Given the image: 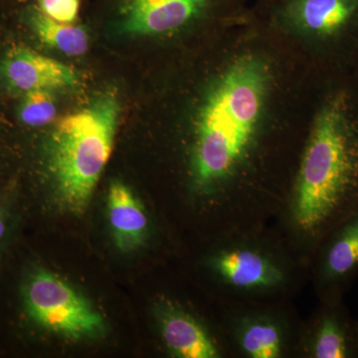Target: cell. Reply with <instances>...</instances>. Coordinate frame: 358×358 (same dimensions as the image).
Returning a JSON list of instances; mask_svg holds the SVG:
<instances>
[{
    "instance_id": "10",
    "label": "cell",
    "mask_w": 358,
    "mask_h": 358,
    "mask_svg": "<svg viewBox=\"0 0 358 358\" xmlns=\"http://www.w3.org/2000/svg\"><path fill=\"white\" fill-rule=\"evenodd\" d=\"M310 339V353L315 358L358 357V322H353L341 300L326 301Z\"/></svg>"
},
{
    "instance_id": "17",
    "label": "cell",
    "mask_w": 358,
    "mask_h": 358,
    "mask_svg": "<svg viewBox=\"0 0 358 358\" xmlns=\"http://www.w3.org/2000/svg\"><path fill=\"white\" fill-rule=\"evenodd\" d=\"M4 231H6V225H4L3 219L0 216V240L3 236Z\"/></svg>"
},
{
    "instance_id": "5",
    "label": "cell",
    "mask_w": 358,
    "mask_h": 358,
    "mask_svg": "<svg viewBox=\"0 0 358 358\" xmlns=\"http://www.w3.org/2000/svg\"><path fill=\"white\" fill-rule=\"evenodd\" d=\"M288 14L324 44L341 46L358 36V0H292Z\"/></svg>"
},
{
    "instance_id": "4",
    "label": "cell",
    "mask_w": 358,
    "mask_h": 358,
    "mask_svg": "<svg viewBox=\"0 0 358 358\" xmlns=\"http://www.w3.org/2000/svg\"><path fill=\"white\" fill-rule=\"evenodd\" d=\"M24 301L35 322L65 338H93L105 331L101 313L67 282L47 271H37L29 278Z\"/></svg>"
},
{
    "instance_id": "14",
    "label": "cell",
    "mask_w": 358,
    "mask_h": 358,
    "mask_svg": "<svg viewBox=\"0 0 358 358\" xmlns=\"http://www.w3.org/2000/svg\"><path fill=\"white\" fill-rule=\"evenodd\" d=\"M240 345L252 358H278L281 357L284 348L281 329L266 320L248 322L242 329Z\"/></svg>"
},
{
    "instance_id": "15",
    "label": "cell",
    "mask_w": 358,
    "mask_h": 358,
    "mask_svg": "<svg viewBox=\"0 0 358 358\" xmlns=\"http://www.w3.org/2000/svg\"><path fill=\"white\" fill-rule=\"evenodd\" d=\"M55 103L49 91L35 90L25 93L21 103L20 117L21 121L30 127H43L55 119Z\"/></svg>"
},
{
    "instance_id": "1",
    "label": "cell",
    "mask_w": 358,
    "mask_h": 358,
    "mask_svg": "<svg viewBox=\"0 0 358 358\" xmlns=\"http://www.w3.org/2000/svg\"><path fill=\"white\" fill-rule=\"evenodd\" d=\"M358 209V94L334 87L320 103L294 185V228L319 245Z\"/></svg>"
},
{
    "instance_id": "6",
    "label": "cell",
    "mask_w": 358,
    "mask_h": 358,
    "mask_svg": "<svg viewBox=\"0 0 358 358\" xmlns=\"http://www.w3.org/2000/svg\"><path fill=\"white\" fill-rule=\"evenodd\" d=\"M0 72L11 89L23 93L70 88L78 83L77 73L72 68L24 46L7 52Z\"/></svg>"
},
{
    "instance_id": "9",
    "label": "cell",
    "mask_w": 358,
    "mask_h": 358,
    "mask_svg": "<svg viewBox=\"0 0 358 358\" xmlns=\"http://www.w3.org/2000/svg\"><path fill=\"white\" fill-rule=\"evenodd\" d=\"M212 267L223 282L241 291H265L285 279L275 261L258 250L234 247L222 250L212 260Z\"/></svg>"
},
{
    "instance_id": "3",
    "label": "cell",
    "mask_w": 358,
    "mask_h": 358,
    "mask_svg": "<svg viewBox=\"0 0 358 358\" xmlns=\"http://www.w3.org/2000/svg\"><path fill=\"white\" fill-rule=\"evenodd\" d=\"M120 103L112 92L61 120L49 145V169L59 203L83 213L114 145Z\"/></svg>"
},
{
    "instance_id": "11",
    "label": "cell",
    "mask_w": 358,
    "mask_h": 358,
    "mask_svg": "<svg viewBox=\"0 0 358 358\" xmlns=\"http://www.w3.org/2000/svg\"><path fill=\"white\" fill-rule=\"evenodd\" d=\"M108 215L117 248L133 251L145 243L148 221L143 205L124 183L114 182L108 194Z\"/></svg>"
},
{
    "instance_id": "8",
    "label": "cell",
    "mask_w": 358,
    "mask_h": 358,
    "mask_svg": "<svg viewBox=\"0 0 358 358\" xmlns=\"http://www.w3.org/2000/svg\"><path fill=\"white\" fill-rule=\"evenodd\" d=\"M213 0H128L122 8V27L131 34L173 31L196 18Z\"/></svg>"
},
{
    "instance_id": "7",
    "label": "cell",
    "mask_w": 358,
    "mask_h": 358,
    "mask_svg": "<svg viewBox=\"0 0 358 358\" xmlns=\"http://www.w3.org/2000/svg\"><path fill=\"white\" fill-rule=\"evenodd\" d=\"M322 243L319 282L326 301L341 300L345 285L358 271V209Z\"/></svg>"
},
{
    "instance_id": "13",
    "label": "cell",
    "mask_w": 358,
    "mask_h": 358,
    "mask_svg": "<svg viewBox=\"0 0 358 358\" xmlns=\"http://www.w3.org/2000/svg\"><path fill=\"white\" fill-rule=\"evenodd\" d=\"M33 31L44 44L69 56H80L89 48V37L83 28L61 23L41 10L30 16Z\"/></svg>"
},
{
    "instance_id": "2",
    "label": "cell",
    "mask_w": 358,
    "mask_h": 358,
    "mask_svg": "<svg viewBox=\"0 0 358 358\" xmlns=\"http://www.w3.org/2000/svg\"><path fill=\"white\" fill-rule=\"evenodd\" d=\"M267 75L255 59L233 65L209 93L200 110L192 155L194 183L200 194L213 196L230 229L228 183L239 174L255 141L263 110Z\"/></svg>"
},
{
    "instance_id": "16",
    "label": "cell",
    "mask_w": 358,
    "mask_h": 358,
    "mask_svg": "<svg viewBox=\"0 0 358 358\" xmlns=\"http://www.w3.org/2000/svg\"><path fill=\"white\" fill-rule=\"evenodd\" d=\"M40 10L61 23L71 24L79 13V0H39Z\"/></svg>"
},
{
    "instance_id": "12",
    "label": "cell",
    "mask_w": 358,
    "mask_h": 358,
    "mask_svg": "<svg viewBox=\"0 0 358 358\" xmlns=\"http://www.w3.org/2000/svg\"><path fill=\"white\" fill-rule=\"evenodd\" d=\"M164 343L176 357L182 358H216L217 345L196 320L178 310L164 313L162 320Z\"/></svg>"
}]
</instances>
